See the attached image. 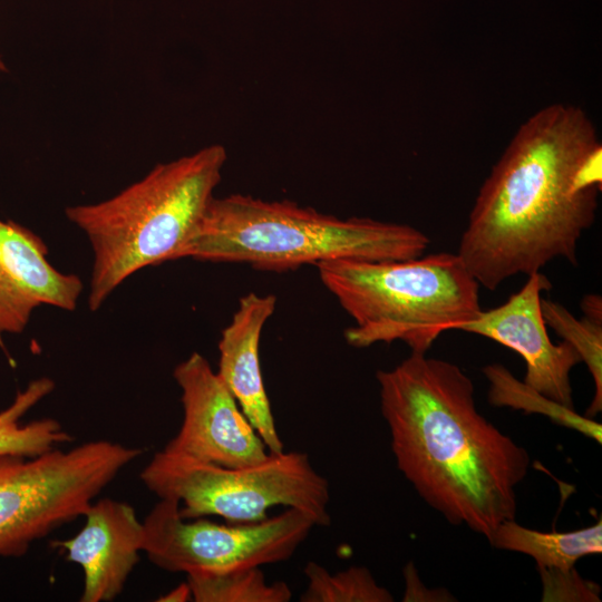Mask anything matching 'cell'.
Here are the masks:
<instances>
[{"label":"cell","instance_id":"7c38bea8","mask_svg":"<svg viewBox=\"0 0 602 602\" xmlns=\"http://www.w3.org/2000/svg\"><path fill=\"white\" fill-rule=\"evenodd\" d=\"M47 254V245L36 233L0 220V336L23 331L39 305L76 309L80 278L55 269Z\"/></svg>","mask_w":602,"mask_h":602},{"label":"cell","instance_id":"2e32d148","mask_svg":"<svg viewBox=\"0 0 602 602\" xmlns=\"http://www.w3.org/2000/svg\"><path fill=\"white\" fill-rule=\"evenodd\" d=\"M489 388L488 402L496 407H509L526 414H540L555 424L581 433L601 444L602 426L586 416L569 408L516 379L502 363H489L482 369Z\"/></svg>","mask_w":602,"mask_h":602},{"label":"cell","instance_id":"7a4b0ae2","mask_svg":"<svg viewBox=\"0 0 602 602\" xmlns=\"http://www.w3.org/2000/svg\"><path fill=\"white\" fill-rule=\"evenodd\" d=\"M599 142L590 117L574 105H548L518 127L482 184L459 242L457 254L479 285L494 291L555 259L577 264L599 192H577L573 176Z\"/></svg>","mask_w":602,"mask_h":602},{"label":"cell","instance_id":"ac0fdd59","mask_svg":"<svg viewBox=\"0 0 602 602\" xmlns=\"http://www.w3.org/2000/svg\"><path fill=\"white\" fill-rule=\"evenodd\" d=\"M541 312L546 326L580 355L592 376L594 396L585 411L589 418L602 410V322L588 317L577 319L563 304L541 298Z\"/></svg>","mask_w":602,"mask_h":602},{"label":"cell","instance_id":"5b68a950","mask_svg":"<svg viewBox=\"0 0 602 602\" xmlns=\"http://www.w3.org/2000/svg\"><path fill=\"white\" fill-rule=\"evenodd\" d=\"M319 278L355 324V348L402 341L426 353L445 331L459 330L482 311L479 283L456 253L407 260L339 259L315 265Z\"/></svg>","mask_w":602,"mask_h":602},{"label":"cell","instance_id":"6da1fadb","mask_svg":"<svg viewBox=\"0 0 602 602\" xmlns=\"http://www.w3.org/2000/svg\"><path fill=\"white\" fill-rule=\"evenodd\" d=\"M376 378L397 466L419 496L487 541L515 520L530 455L478 411L460 367L411 352Z\"/></svg>","mask_w":602,"mask_h":602},{"label":"cell","instance_id":"4fadbf2b","mask_svg":"<svg viewBox=\"0 0 602 602\" xmlns=\"http://www.w3.org/2000/svg\"><path fill=\"white\" fill-rule=\"evenodd\" d=\"M275 307L273 294L250 292L240 299L231 322L221 333L216 371L270 454L284 452L260 363L261 333Z\"/></svg>","mask_w":602,"mask_h":602},{"label":"cell","instance_id":"8992f818","mask_svg":"<svg viewBox=\"0 0 602 602\" xmlns=\"http://www.w3.org/2000/svg\"><path fill=\"white\" fill-rule=\"evenodd\" d=\"M139 478L158 498L177 501L185 520L219 516L229 523H254L269 517L274 506H283L309 514L317 526L331 523L329 482L302 452L225 467L162 449Z\"/></svg>","mask_w":602,"mask_h":602},{"label":"cell","instance_id":"9a60e30c","mask_svg":"<svg viewBox=\"0 0 602 602\" xmlns=\"http://www.w3.org/2000/svg\"><path fill=\"white\" fill-rule=\"evenodd\" d=\"M48 377L35 379L18 391L13 401L0 411V455L37 457L74 440L62 425L54 418L21 419L55 389Z\"/></svg>","mask_w":602,"mask_h":602},{"label":"cell","instance_id":"277c9868","mask_svg":"<svg viewBox=\"0 0 602 602\" xmlns=\"http://www.w3.org/2000/svg\"><path fill=\"white\" fill-rule=\"evenodd\" d=\"M429 243L407 224L339 219L291 201L232 194L212 198L179 259L285 271L339 259L407 260L423 255Z\"/></svg>","mask_w":602,"mask_h":602},{"label":"cell","instance_id":"e0dca14e","mask_svg":"<svg viewBox=\"0 0 602 602\" xmlns=\"http://www.w3.org/2000/svg\"><path fill=\"white\" fill-rule=\"evenodd\" d=\"M195 602H289L290 586L283 581L269 583L260 567L187 574Z\"/></svg>","mask_w":602,"mask_h":602},{"label":"cell","instance_id":"3957f363","mask_svg":"<svg viewBox=\"0 0 602 602\" xmlns=\"http://www.w3.org/2000/svg\"><path fill=\"white\" fill-rule=\"evenodd\" d=\"M226 157L222 145H210L157 164L107 200L66 208L93 250L90 311L135 272L179 259L214 197Z\"/></svg>","mask_w":602,"mask_h":602},{"label":"cell","instance_id":"8fae6325","mask_svg":"<svg viewBox=\"0 0 602 602\" xmlns=\"http://www.w3.org/2000/svg\"><path fill=\"white\" fill-rule=\"evenodd\" d=\"M82 517L85 524L74 537L51 544L82 570L79 601H114L139 562L143 522L132 505L108 497L95 499Z\"/></svg>","mask_w":602,"mask_h":602},{"label":"cell","instance_id":"7402d4cb","mask_svg":"<svg viewBox=\"0 0 602 602\" xmlns=\"http://www.w3.org/2000/svg\"><path fill=\"white\" fill-rule=\"evenodd\" d=\"M581 309L585 317L602 322V300L595 293L585 294L581 300Z\"/></svg>","mask_w":602,"mask_h":602},{"label":"cell","instance_id":"ffe728a7","mask_svg":"<svg viewBox=\"0 0 602 602\" xmlns=\"http://www.w3.org/2000/svg\"><path fill=\"white\" fill-rule=\"evenodd\" d=\"M537 569L543 583V601H600L599 586L583 580L574 567Z\"/></svg>","mask_w":602,"mask_h":602},{"label":"cell","instance_id":"9c48e42d","mask_svg":"<svg viewBox=\"0 0 602 602\" xmlns=\"http://www.w3.org/2000/svg\"><path fill=\"white\" fill-rule=\"evenodd\" d=\"M173 377L181 389L183 420L164 450L225 466L244 467L270 453L233 395L198 352L179 362Z\"/></svg>","mask_w":602,"mask_h":602},{"label":"cell","instance_id":"603a6c76","mask_svg":"<svg viewBox=\"0 0 602 602\" xmlns=\"http://www.w3.org/2000/svg\"><path fill=\"white\" fill-rule=\"evenodd\" d=\"M190 600L193 599L187 581L178 584L176 588L157 599L159 602H187Z\"/></svg>","mask_w":602,"mask_h":602},{"label":"cell","instance_id":"cb8c5ba5","mask_svg":"<svg viewBox=\"0 0 602 602\" xmlns=\"http://www.w3.org/2000/svg\"><path fill=\"white\" fill-rule=\"evenodd\" d=\"M0 70H6V66L1 59V56H0Z\"/></svg>","mask_w":602,"mask_h":602},{"label":"cell","instance_id":"5bb4252c","mask_svg":"<svg viewBox=\"0 0 602 602\" xmlns=\"http://www.w3.org/2000/svg\"><path fill=\"white\" fill-rule=\"evenodd\" d=\"M488 543L530 555L537 566L569 570L581 557L602 553V520L571 532H540L508 520L495 528Z\"/></svg>","mask_w":602,"mask_h":602},{"label":"cell","instance_id":"d6986e66","mask_svg":"<svg viewBox=\"0 0 602 602\" xmlns=\"http://www.w3.org/2000/svg\"><path fill=\"white\" fill-rule=\"evenodd\" d=\"M307 586L302 602H391L392 594L380 586L363 566H350L334 574L317 562L303 569Z\"/></svg>","mask_w":602,"mask_h":602},{"label":"cell","instance_id":"30bf717a","mask_svg":"<svg viewBox=\"0 0 602 602\" xmlns=\"http://www.w3.org/2000/svg\"><path fill=\"white\" fill-rule=\"evenodd\" d=\"M551 288L548 278L541 271L535 272L505 303L482 310L459 330L492 339L516 351L525 361L523 381L574 409L570 375L582 360L567 342L554 344L550 339L541 312V293Z\"/></svg>","mask_w":602,"mask_h":602},{"label":"cell","instance_id":"52a82bcc","mask_svg":"<svg viewBox=\"0 0 602 602\" xmlns=\"http://www.w3.org/2000/svg\"><path fill=\"white\" fill-rule=\"evenodd\" d=\"M142 452L97 439L31 458L0 455V557L22 556L81 517Z\"/></svg>","mask_w":602,"mask_h":602},{"label":"cell","instance_id":"44dd1931","mask_svg":"<svg viewBox=\"0 0 602 602\" xmlns=\"http://www.w3.org/2000/svg\"><path fill=\"white\" fill-rule=\"evenodd\" d=\"M406 591L404 601H454L453 595L445 589L428 590L420 581L415 565L409 562L404 569Z\"/></svg>","mask_w":602,"mask_h":602},{"label":"cell","instance_id":"ba28073f","mask_svg":"<svg viewBox=\"0 0 602 602\" xmlns=\"http://www.w3.org/2000/svg\"><path fill=\"white\" fill-rule=\"evenodd\" d=\"M315 526L297 508L254 523L185 520L177 501L159 498L143 521L142 552L157 567L186 575L260 567L290 560Z\"/></svg>","mask_w":602,"mask_h":602}]
</instances>
